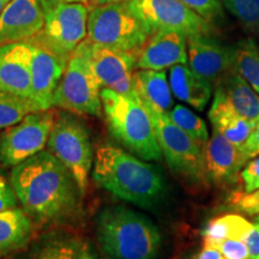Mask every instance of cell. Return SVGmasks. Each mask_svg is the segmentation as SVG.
<instances>
[{
    "mask_svg": "<svg viewBox=\"0 0 259 259\" xmlns=\"http://www.w3.org/2000/svg\"><path fill=\"white\" fill-rule=\"evenodd\" d=\"M229 203L233 208L247 215H258L259 213V189L252 192L235 191L232 193Z\"/></svg>",
    "mask_w": 259,
    "mask_h": 259,
    "instance_id": "30",
    "label": "cell"
},
{
    "mask_svg": "<svg viewBox=\"0 0 259 259\" xmlns=\"http://www.w3.org/2000/svg\"><path fill=\"white\" fill-rule=\"evenodd\" d=\"M240 179L245 192L259 189V156L246 164L240 173Z\"/></svg>",
    "mask_w": 259,
    "mask_h": 259,
    "instance_id": "33",
    "label": "cell"
},
{
    "mask_svg": "<svg viewBox=\"0 0 259 259\" xmlns=\"http://www.w3.org/2000/svg\"><path fill=\"white\" fill-rule=\"evenodd\" d=\"M212 128L220 132L231 143L240 148L251 135L254 125L233 111L219 95H213L209 111Z\"/></svg>",
    "mask_w": 259,
    "mask_h": 259,
    "instance_id": "23",
    "label": "cell"
},
{
    "mask_svg": "<svg viewBox=\"0 0 259 259\" xmlns=\"http://www.w3.org/2000/svg\"><path fill=\"white\" fill-rule=\"evenodd\" d=\"M153 34L127 3L97 5L90 9L87 38L115 50L138 51Z\"/></svg>",
    "mask_w": 259,
    "mask_h": 259,
    "instance_id": "5",
    "label": "cell"
},
{
    "mask_svg": "<svg viewBox=\"0 0 259 259\" xmlns=\"http://www.w3.org/2000/svg\"><path fill=\"white\" fill-rule=\"evenodd\" d=\"M47 145L48 150L71 171L82 194L85 193L95 157L85 125L74 118L73 113H59Z\"/></svg>",
    "mask_w": 259,
    "mask_h": 259,
    "instance_id": "8",
    "label": "cell"
},
{
    "mask_svg": "<svg viewBox=\"0 0 259 259\" xmlns=\"http://www.w3.org/2000/svg\"><path fill=\"white\" fill-rule=\"evenodd\" d=\"M28 42L31 47V100L40 111H47L53 107L54 94L69 60L36 41Z\"/></svg>",
    "mask_w": 259,
    "mask_h": 259,
    "instance_id": "14",
    "label": "cell"
},
{
    "mask_svg": "<svg viewBox=\"0 0 259 259\" xmlns=\"http://www.w3.org/2000/svg\"><path fill=\"white\" fill-rule=\"evenodd\" d=\"M80 244L76 239L58 236L41 247L35 259H78Z\"/></svg>",
    "mask_w": 259,
    "mask_h": 259,
    "instance_id": "29",
    "label": "cell"
},
{
    "mask_svg": "<svg viewBox=\"0 0 259 259\" xmlns=\"http://www.w3.org/2000/svg\"><path fill=\"white\" fill-rule=\"evenodd\" d=\"M187 63L193 72L212 84L234 72L233 50L206 34L187 37Z\"/></svg>",
    "mask_w": 259,
    "mask_h": 259,
    "instance_id": "13",
    "label": "cell"
},
{
    "mask_svg": "<svg viewBox=\"0 0 259 259\" xmlns=\"http://www.w3.org/2000/svg\"><path fill=\"white\" fill-rule=\"evenodd\" d=\"M221 3L242 27L259 34V0H221Z\"/></svg>",
    "mask_w": 259,
    "mask_h": 259,
    "instance_id": "28",
    "label": "cell"
},
{
    "mask_svg": "<svg viewBox=\"0 0 259 259\" xmlns=\"http://www.w3.org/2000/svg\"><path fill=\"white\" fill-rule=\"evenodd\" d=\"M96 236L107 259H155L161 233L155 223L126 206H109L99 213Z\"/></svg>",
    "mask_w": 259,
    "mask_h": 259,
    "instance_id": "3",
    "label": "cell"
},
{
    "mask_svg": "<svg viewBox=\"0 0 259 259\" xmlns=\"http://www.w3.org/2000/svg\"><path fill=\"white\" fill-rule=\"evenodd\" d=\"M89 11L87 4L58 5L45 14L44 27L30 40L69 60L88 34Z\"/></svg>",
    "mask_w": 259,
    "mask_h": 259,
    "instance_id": "9",
    "label": "cell"
},
{
    "mask_svg": "<svg viewBox=\"0 0 259 259\" xmlns=\"http://www.w3.org/2000/svg\"><path fill=\"white\" fill-rule=\"evenodd\" d=\"M101 100L112 137L142 160L161 161L162 153L153 121L136 90L120 94L102 88Z\"/></svg>",
    "mask_w": 259,
    "mask_h": 259,
    "instance_id": "4",
    "label": "cell"
},
{
    "mask_svg": "<svg viewBox=\"0 0 259 259\" xmlns=\"http://www.w3.org/2000/svg\"><path fill=\"white\" fill-rule=\"evenodd\" d=\"M196 259H226V257L218 248L212 247V246L204 245L203 250L199 252Z\"/></svg>",
    "mask_w": 259,
    "mask_h": 259,
    "instance_id": "38",
    "label": "cell"
},
{
    "mask_svg": "<svg viewBox=\"0 0 259 259\" xmlns=\"http://www.w3.org/2000/svg\"><path fill=\"white\" fill-rule=\"evenodd\" d=\"M212 247L218 248L226 259H248V248L244 240L228 239L212 245Z\"/></svg>",
    "mask_w": 259,
    "mask_h": 259,
    "instance_id": "32",
    "label": "cell"
},
{
    "mask_svg": "<svg viewBox=\"0 0 259 259\" xmlns=\"http://www.w3.org/2000/svg\"><path fill=\"white\" fill-rule=\"evenodd\" d=\"M179 2L208 22L215 21L222 15L221 0H179Z\"/></svg>",
    "mask_w": 259,
    "mask_h": 259,
    "instance_id": "31",
    "label": "cell"
},
{
    "mask_svg": "<svg viewBox=\"0 0 259 259\" xmlns=\"http://www.w3.org/2000/svg\"><path fill=\"white\" fill-rule=\"evenodd\" d=\"M32 220L23 208L0 212V255L24 248L32 235Z\"/></svg>",
    "mask_w": 259,
    "mask_h": 259,
    "instance_id": "22",
    "label": "cell"
},
{
    "mask_svg": "<svg viewBox=\"0 0 259 259\" xmlns=\"http://www.w3.org/2000/svg\"><path fill=\"white\" fill-rule=\"evenodd\" d=\"M147 111L153 121L162 156L170 169L190 183L205 184L208 176L202 145L174 124L168 113L150 108H147Z\"/></svg>",
    "mask_w": 259,
    "mask_h": 259,
    "instance_id": "7",
    "label": "cell"
},
{
    "mask_svg": "<svg viewBox=\"0 0 259 259\" xmlns=\"http://www.w3.org/2000/svg\"><path fill=\"white\" fill-rule=\"evenodd\" d=\"M233 50L234 72L259 94V47L253 38L247 37L238 41Z\"/></svg>",
    "mask_w": 259,
    "mask_h": 259,
    "instance_id": "25",
    "label": "cell"
},
{
    "mask_svg": "<svg viewBox=\"0 0 259 259\" xmlns=\"http://www.w3.org/2000/svg\"><path fill=\"white\" fill-rule=\"evenodd\" d=\"M242 154L247 158L259 156V122L252 130L251 135L246 139V142L240 147Z\"/></svg>",
    "mask_w": 259,
    "mask_h": 259,
    "instance_id": "35",
    "label": "cell"
},
{
    "mask_svg": "<svg viewBox=\"0 0 259 259\" xmlns=\"http://www.w3.org/2000/svg\"><path fill=\"white\" fill-rule=\"evenodd\" d=\"M17 194L11 185V181L6 179L4 174L0 171V212L15 208L17 206Z\"/></svg>",
    "mask_w": 259,
    "mask_h": 259,
    "instance_id": "34",
    "label": "cell"
},
{
    "mask_svg": "<svg viewBox=\"0 0 259 259\" xmlns=\"http://www.w3.org/2000/svg\"><path fill=\"white\" fill-rule=\"evenodd\" d=\"M102 87L94 72L84 41L67 61L53 99V107L79 115H101Z\"/></svg>",
    "mask_w": 259,
    "mask_h": 259,
    "instance_id": "6",
    "label": "cell"
},
{
    "mask_svg": "<svg viewBox=\"0 0 259 259\" xmlns=\"http://www.w3.org/2000/svg\"><path fill=\"white\" fill-rule=\"evenodd\" d=\"M205 170L208 179L218 186H229L239 180L248 158L220 132L212 128V135L204 148Z\"/></svg>",
    "mask_w": 259,
    "mask_h": 259,
    "instance_id": "16",
    "label": "cell"
},
{
    "mask_svg": "<svg viewBox=\"0 0 259 259\" xmlns=\"http://www.w3.org/2000/svg\"><path fill=\"white\" fill-rule=\"evenodd\" d=\"M93 177L113 196L144 209L160 205L167 196L160 168L111 143L97 148Z\"/></svg>",
    "mask_w": 259,
    "mask_h": 259,
    "instance_id": "2",
    "label": "cell"
},
{
    "mask_svg": "<svg viewBox=\"0 0 259 259\" xmlns=\"http://www.w3.org/2000/svg\"><path fill=\"white\" fill-rule=\"evenodd\" d=\"M130 0H90V9L97 5L115 4V3H127Z\"/></svg>",
    "mask_w": 259,
    "mask_h": 259,
    "instance_id": "40",
    "label": "cell"
},
{
    "mask_svg": "<svg viewBox=\"0 0 259 259\" xmlns=\"http://www.w3.org/2000/svg\"><path fill=\"white\" fill-rule=\"evenodd\" d=\"M54 122L56 114L47 109L30 113L6 128L0 138V163L15 167L45 150Z\"/></svg>",
    "mask_w": 259,
    "mask_h": 259,
    "instance_id": "10",
    "label": "cell"
},
{
    "mask_svg": "<svg viewBox=\"0 0 259 259\" xmlns=\"http://www.w3.org/2000/svg\"><path fill=\"white\" fill-rule=\"evenodd\" d=\"M216 95L254 126L259 122V94L238 73L232 72L216 84Z\"/></svg>",
    "mask_w": 259,
    "mask_h": 259,
    "instance_id": "19",
    "label": "cell"
},
{
    "mask_svg": "<svg viewBox=\"0 0 259 259\" xmlns=\"http://www.w3.org/2000/svg\"><path fill=\"white\" fill-rule=\"evenodd\" d=\"M169 85L177 99L197 111H203L208 106L212 93V84L193 72L186 64L170 67Z\"/></svg>",
    "mask_w": 259,
    "mask_h": 259,
    "instance_id": "20",
    "label": "cell"
},
{
    "mask_svg": "<svg viewBox=\"0 0 259 259\" xmlns=\"http://www.w3.org/2000/svg\"><path fill=\"white\" fill-rule=\"evenodd\" d=\"M2 2H4V3H6V4H8V3L11 2V0H2Z\"/></svg>",
    "mask_w": 259,
    "mask_h": 259,
    "instance_id": "43",
    "label": "cell"
},
{
    "mask_svg": "<svg viewBox=\"0 0 259 259\" xmlns=\"http://www.w3.org/2000/svg\"><path fill=\"white\" fill-rule=\"evenodd\" d=\"M127 5L151 32L173 30L189 37L199 34L210 35L212 30L210 22L179 0H130Z\"/></svg>",
    "mask_w": 259,
    "mask_h": 259,
    "instance_id": "11",
    "label": "cell"
},
{
    "mask_svg": "<svg viewBox=\"0 0 259 259\" xmlns=\"http://www.w3.org/2000/svg\"><path fill=\"white\" fill-rule=\"evenodd\" d=\"M253 225L248 222L244 216L236 213H227L210 220L203 231L204 245L212 246L220 241L228 239L244 240L248 235Z\"/></svg>",
    "mask_w": 259,
    "mask_h": 259,
    "instance_id": "24",
    "label": "cell"
},
{
    "mask_svg": "<svg viewBox=\"0 0 259 259\" xmlns=\"http://www.w3.org/2000/svg\"><path fill=\"white\" fill-rule=\"evenodd\" d=\"M11 185L22 208L38 223L59 225L82 212L78 184L50 150H42L12 168Z\"/></svg>",
    "mask_w": 259,
    "mask_h": 259,
    "instance_id": "1",
    "label": "cell"
},
{
    "mask_svg": "<svg viewBox=\"0 0 259 259\" xmlns=\"http://www.w3.org/2000/svg\"><path fill=\"white\" fill-rule=\"evenodd\" d=\"M0 92L31 99V47L28 41L0 45Z\"/></svg>",
    "mask_w": 259,
    "mask_h": 259,
    "instance_id": "18",
    "label": "cell"
},
{
    "mask_svg": "<svg viewBox=\"0 0 259 259\" xmlns=\"http://www.w3.org/2000/svg\"><path fill=\"white\" fill-rule=\"evenodd\" d=\"M45 14L61 4H87L90 8V0H40Z\"/></svg>",
    "mask_w": 259,
    "mask_h": 259,
    "instance_id": "37",
    "label": "cell"
},
{
    "mask_svg": "<svg viewBox=\"0 0 259 259\" xmlns=\"http://www.w3.org/2000/svg\"><path fill=\"white\" fill-rule=\"evenodd\" d=\"M248 248V259H259V222L253 225V229L245 239Z\"/></svg>",
    "mask_w": 259,
    "mask_h": 259,
    "instance_id": "36",
    "label": "cell"
},
{
    "mask_svg": "<svg viewBox=\"0 0 259 259\" xmlns=\"http://www.w3.org/2000/svg\"><path fill=\"white\" fill-rule=\"evenodd\" d=\"M135 90L145 108L161 113H169L173 96L164 70H137L134 77Z\"/></svg>",
    "mask_w": 259,
    "mask_h": 259,
    "instance_id": "21",
    "label": "cell"
},
{
    "mask_svg": "<svg viewBox=\"0 0 259 259\" xmlns=\"http://www.w3.org/2000/svg\"><path fill=\"white\" fill-rule=\"evenodd\" d=\"M169 118L179 127L185 131L197 143L205 148L209 142V131L205 121L185 106L177 105L168 113Z\"/></svg>",
    "mask_w": 259,
    "mask_h": 259,
    "instance_id": "27",
    "label": "cell"
},
{
    "mask_svg": "<svg viewBox=\"0 0 259 259\" xmlns=\"http://www.w3.org/2000/svg\"><path fill=\"white\" fill-rule=\"evenodd\" d=\"M44 24L40 0H11L0 14V45L30 40Z\"/></svg>",
    "mask_w": 259,
    "mask_h": 259,
    "instance_id": "17",
    "label": "cell"
},
{
    "mask_svg": "<svg viewBox=\"0 0 259 259\" xmlns=\"http://www.w3.org/2000/svg\"><path fill=\"white\" fill-rule=\"evenodd\" d=\"M5 6H6V3L2 2V0H0V14H2V12H3V10H4Z\"/></svg>",
    "mask_w": 259,
    "mask_h": 259,
    "instance_id": "41",
    "label": "cell"
},
{
    "mask_svg": "<svg viewBox=\"0 0 259 259\" xmlns=\"http://www.w3.org/2000/svg\"><path fill=\"white\" fill-rule=\"evenodd\" d=\"M38 111L40 108L31 99L0 92V130L16 125L24 116Z\"/></svg>",
    "mask_w": 259,
    "mask_h": 259,
    "instance_id": "26",
    "label": "cell"
},
{
    "mask_svg": "<svg viewBox=\"0 0 259 259\" xmlns=\"http://www.w3.org/2000/svg\"><path fill=\"white\" fill-rule=\"evenodd\" d=\"M137 70L161 71L187 64V37L173 30H156L136 52Z\"/></svg>",
    "mask_w": 259,
    "mask_h": 259,
    "instance_id": "15",
    "label": "cell"
},
{
    "mask_svg": "<svg viewBox=\"0 0 259 259\" xmlns=\"http://www.w3.org/2000/svg\"><path fill=\"white\" fill-rule=\"evenodd\" d=\"M93 70L102 88L120 94L135 90L134 77L137 71V53L109 48L84 40Z\"/></svg>",
    "mask_w": 259,
    "mask_h": 259,
    "instance_id": "12",
    "label": "cell"
},
{
    "mask_svg": "<svg viewBox=\"0 0 259 259\" xmlns=\"http://www.w3.org/2000/svg\"><path fill=\"white\" fill-rule=\"evenodd\" d=\"M78 259H100V257L93 248V246L89 242H85V244L80 245Z\"/></svg>",
    "mask_w": 259,
    "mask_h": 259,
    "instance_id": "39",
    "label": "cell"
},
{
    "mask_svg": "<svg viewBox=\"0 0 259 259\" xmlns=\"http://www.w3.org/2000/svg\"><path fill=\"white\" fill-rule=\"evenodd\" d=\"M254 221H255V222H259V213L254 218Z\"/></svg>",
    "mask_w": 259,
    "mask_h": 259,
    "instance_id": "42",
    "label": "cell"
}]
</instances>
